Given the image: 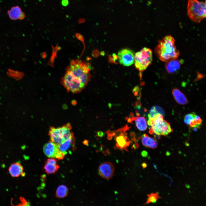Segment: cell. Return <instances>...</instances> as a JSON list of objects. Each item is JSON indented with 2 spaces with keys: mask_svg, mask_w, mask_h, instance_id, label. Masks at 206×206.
<instances>
[{
  "mask_svg": "<svg viewBox=\"0 0 206 206\" xmlns=\"http://www.w3.org/2000/svg\"><path fill=\"white\" fill-rule=\"evenodd\" d=\"M97 136L101 137H103L104 135V133L103 132L101 131H98L97 133Z\"/></svg>",
  "mask_w": 206,
  "mask_h": 206,
  "instance_id": "obj_26",
  "label": "cell"
},
{
  "mask_svg": "<svg viewBox=\"0 0 206 206\" xmlns=\"http://www.w3.org/2000/svg\"><path fill=\"white\" fill-rule=\"evenodd\" d=\"M154 53L160 60L165 62L177 59L180 54L175 45V39L171 35H167L159 41Z\"/></svg>",
  "mask_w": 206,
  "mask_h": 206,
  "instance_id": "obj_2",
  "label": "cell"
},
{
  "mask_svg": "<svg viewBox=\"0 0 206 206\" xmlns=\"http://www.w3.org/2000/svg\"><path fill=\"white\" fill-rule=\"evenodd\" d=\"M166 68L170 74H173L178 70L181 66L179 61L177 59L172 60L166 62Z\"/></svg>",
  "mask_w": 206,
  "mask_h": 206,
  "instance_id": "obj_15",
  "label": "cell"
},
{
  "mask_svg": "<svg viewBox=\"0 0 206 206\" xmlns=\"http://www.w3.org/2000/svg\"><path fill=\"white\" fill-rule=\"evenodd\" d=\"M59 168V166L58 164L53 165L45 162L43 170L47 174H50L55 173Z\"/></svg>",
  "mask_w": 206,
  "mask_h": 206,
  "instance_id": "obj_18",
  "label": "cell"
},
{
  "mask_svg": "<svg viewBox=\"0 0 206 206\" xmlns=\"http://www.w3.org/2000/svg\"><path fill=\"white\" fill-rule=\"evenodd\" d=\"M135 123L137 128L140 130L144 131L147 128V126L146 120L143 116L134 117Z\"/></svg>",
  "mask_w": 206,
  "mask_h": 206,
  "instance_id": "obj_17",
  "label": "cell"
},
{
  "mask_svg": "<svg viewBox=\"0 0 206 206\" xmlns=\"http://www.w3.org/2000/svg\"><path fill=\"white\" fill-rule=\"evenodd\" d=\"M72 129L71 124L69 122L60 127L50 126L48 134L50 141L57 145L63 143L74 137Z\"/></svg>",
  "mask_w": 206,
  "mask_h": 206,
  "instance_id": "obj_4",
  "label": "cell"
},
{
  "mask_svg": "<svg viewBox=\"0 0 206 206\" xmlns=\"http://www.w3.org/2000/svg\"><path fill=\"white\" fill-rule=\"evenodd\" d=\"M202 122V120L200 117L196 115L191 121L189 125L192 127L199 128L201 125Z\"/></svg>",
  "mask_w": 206,
  "mask_h": 206,
  "instance_id": "obj_21",
  "label": "cell"
},
{
  "mask_svg": "<svg viewBox=\"0 0 206 206\" xmlns=\"http://www.w3.org/2000/svg\"><path fill=\"white\" fill-rule=\"evenodd\" d=\"M91 68L89 63L80 60H72L67 67L61 83L68 92H80L89 82Z\"/></svg>",
  "mask_w": 206,
  "mask_h": 206,
  "instance_id": "obj_1",
  "label": "cell"
},
{
  "mask_svg": "<svg viewBox=\"0 0 206 206\" xmlns=\"http://www.w3.org/2000/svg\"><path fill=\"white\" fill-rule=\"evenodd\" d=\"M141 141L142 144L147 148L154 149L158 146V142L156 138L149 137L146 134H144Z\"/></svg>",
  "mask_w": 206,
  "mask_h": 206,
  "instance_id": "obj_14",
  "label": "cell"
},
{
  "mask_svg": "<svg viewBox=\"0 0 206 206\" xmlns=\"http://www.w3.org/2000/svg\"><path fill=\"white\" fill-rule=\"evenodd\" d=\"M139 146V145L137 143H136V144H134L133 145V147L134 148H137Z\"/></svg>",
  "mask_w": 206,
  "mask_h": 206,
  "instance_id": "obj_28",
  "label": "cell"
},
{
  "mask_svg": "<svg viewBox=\"0 0 206 206\" xmlns=\"http://www.w3.org/2000/svg\"><path fill=\"white\" fill-rule=\"evenodd\" d=\"M152 60V51L149 48L144 47L135 54V66L140 73H142L151 64Z\"/></svg>",
  "mask_w": 206,
  "mask_h": 206,
  "instance_id": "obj_6",
  "label": "cell"
},
{
  "mask_svg": "<svg viewBox=\"0 0 206 206\" xmlns=\"http://www.w3.org/2000/svg\"><path fill=\"white\" fill-rule=\"evenodd\" d=\"M163 110L161 108L158 106H154L150 110L148 114V118H152L155 115L159 113L163 115Z\"/></svg>",
  "mask_w": 206,
  "mask_h": 206,
  "instance_id": "obj_22",
  "label": "cell"
},
{
  "mask_svg": "<svg viewBox=\"0 0 206 206\" xmlns=\"http://www.w3.org/2000/svg\"><path fill=\"white\" fill-rule=\"evenodd\" d=\"M98 172L102 178L107 179H110L114 176V167L110 162H104L99 166Z\"/></svg>",
  "mask_w": 206,
  "mask_h": 206,
  "instance_id": "obj_9",
  "label": "cell"
},
{
  "mask_svg": "<svg viewBox=\"0 0 206 206\" xmlns=\"http://www.w3.org/2000/svg\"><path fill=\"white\" fill-rule=\"evenodd\" d=\"M148 198L145 205H147L151 203H155L158 200L162 198L158 192L151 193L147 195Z\"/></svg>",
  "mask_w": 206,
  "mask_h": 206,
  "instance_id": "obj_20",
  "label": "cell"
},
{
  "mask_svg": "<svg viewBox=\"0 0 206 206\" xmlns=\"http://www.w3.org/2000/svg\"><path fill=\"white\" fill-rule=\"evenodd\" d=\"M196 115L194 112H192L186 114L184 118V123L189 125L191 121L195 117Z\"/></svg>",
  "mask_w": 206,
  "mask_h": 206,
  "instance_id": "obj_23",
  "label": "cell"
},
{
  "mask_svg": "<svg viewBox=\"0 0 206 206\" xmlns=\"http://www.w3.org/2000/svg\"><path fill=\"white\" fill-rule=\"evenodd\" d=\"M134 56L133 52L128 48L122 49L118 53L119 63L124 66L132 65L134 62Z\"/></svg>",
  "mask_w": 206,
  "mask_h": 206,
  "instance_id": "obj_8",
  "label": "cell"
},
{
  "mask_svg": "<svg viewBox=\"0 0 206 206\" xmlns=\"http://www.w3.org/2000/svg\"><path fill=\"white\" fill-rule=\"evenodd\" d=\"M172 92L175 100L179 104L185 105L188 103V100L186 96L178 89H173Z\"/></svg>",
  "mask_w": 206,
  "mask_h": 206,
  "instance_id": "obj_13",
  "label": "cell"
},
{
  "mask_svg": "<svg viewBox=\"0 0 206 206\" xmlns=\"http://www.w3.org/2000/svg\"><path fill=\"white\" fill-rule=\"evenodd\" d=\"M206 1L197 0H188L187 6V15L190 19L196 23H200L206 17Z\"/></svg>",
  "mask_w": 206,
  "mask_h": 206,
  "instance_id": "obj_5",
  "label": "cell"
},
{
  "mask_svg": "<svg viewBox=\"0 0 206 206\" xmlns=\"http://www.w3.org/2000/svg\"><path fill=\"white\" fill-rule=\"evenodd\" d=\"M128 128V126H126L116 130L107 131L108 139L110 140L113 136L115 138L116 141L115 147L117 149L128 151L127 147L131 142L127 136V134L126 132Z\"/></svg>",
  "mask_w": 206,
  "mask_h": 206,
  "instance_id": "obj_7",
  "label": "cell"
},
{
  "mask_svg": "<svg viewBox=\"0 0 206 206\" xmlns=\"http://www.w3.org/2000/svg\"><path fill=\"white\" fill-rule=\"evenodd\" d=\"M141 154L143 157H146L147 155V153L145 151H143L141 152Z\"/></svg>",
  "mask_w": 206,
  "mask_h": 206,
  "instance_id": "obj_27",
  "label": "cell"
},
{
  "mask_svg": "<svg viewBox=\"0 0 206 206\" xmlns=\"http://www.w3.org/2000/svg\"></svg>",
  "mask_w": 206,
  "mask_h": 206,
  "instance_id": "obj_31",
  "label": "cell"
},
{
  "mask_svg": "<svg viewBox=\"0 0 206 206\" xmlns=\"http://www.w3.org/2000/svg\"><path fill=\"white\" fill-rule=\"evenodd\" d=\"M45 162L53 165L57 164V160L54 158H50L47 159L46 160Z\"/></svg>",
  "mask_w": 206,
  "mask_h": 206,
  "instance_id": "obj_24",
  "label": "cell"
},
{
  "mask_svg": "<svg viewBox=\"0 0 206 206\" xmlns=\"http://www.w3.org/2000/svg\"><path fill=\"white\" fill-rule=\"evenodd\" d=\"M142 166L144 168H145L146 167V163H143V164H142Z\"/></svg>",
  "mask_w": 206,
  "mask_h": 206,
  "instance_id": "obj_30",
  "label": "cell"
},
{
  "mask_svg": "<svg viewBox=\"0 0 206 206\" xmlns=\"http://www.w3.org/2000/svg\"><path fill=\"white\" fill-rule=\"evenodd\" d=\"M7 13L10 19L13 20L22 19L25 15L21 8L18 6L13 7L7 11Z\"/></svg>",
  "mask_w": 206,
  "mask_h": 206,
  "instance_id": "obj_11",
  "label": "cell"
},
{
  "mask_svg": "<svg viewBox=\"0 0 206 206\" xmlns=\"http://www.w3.org/2000/svg\"><path fill=\"white\" fill-rule=\"evenodd\" d=\"M43 149L45 155L49 158H56L61 152L59 150L58 145L51 141L44 145Z\"/></svg>",
  "mask_w": 206,
  "mask_h": 206,
  "instance_id": "obj_10",
  "label": "cell"
},
{
  "mask_svg": "<svg viewBox=\"0 0 206 206\" xmlns=\"http://www.w3.org/2000/svg\"><path fill=\"white\" fill-rule=\"evenodd\" d=\"M9 171L10 175L13 177H17L21 175L23 176L25 175L23 167L19 163L12 164L9 167Z\"/></svg>",
  "mask_w": 206,
  "mask_h": 206,
  "instance_id": "obj_12",
  "label": "cell"
},
{
  "mask_svg": "<svg viewBox=\"0 0 206 206\" xmlns=\"http://www.w3.org/2000/svg\"><path fill=\"white\" fill-rule=\"evenodd\" d=\"M75 142V138L74 137L58 146L60 150L65 155L67 153V151L71 146L74 144Z\"/></svg>",
  "mask_w": 206,
  "mask_h": 206,
  "instance_id": "obj_16",
  "label": "cell"
},
{
  "mask_svg": "<svg viewBox=\"0 0 206 206\" xmlns=\"http://www.w3.org/2000/svg\"><path fill=\"white\" fill-rule=\"evenodd\" d=\"M147 123L151 126L149 131L151 134L167 136L173 131L169 123L163 119V115L161 114L149 118Z\"/></svg>",
  "mask_w": 206,
  "mask_h": 206,
  "instance_id": "obj_3",
  "label": "cell"
},
{
  "mask_svg": "<svg viewBox=\"0 0 206 206\" xmlns=\"http://www.w3.org/2000/svg\"><path fill=\"white\" fill-rule=\"evenodd\" d=\"M68 189L65 185H62L59 186L56 192V197L59 198L66 197L68 195Z\"/></svg>",
  "mask_w": 206,
  "mask_h": 206,
  "instance_id": "obj_19",
  "label": "cell"
},
{
  "mask_svg": "<svg viewBox=\"0 0 206 206\" xmlns=\"http://www.w3.org/2000/svg\"><path fill=\"white\" fill-rule=\"evenodd\" d=\"M88 142V141L87 140H84L83 142V143L85 145L87 144Z\"/></svg>",
  "mask_w": 206,
  "mask_h": 206,
  "instance_id": "obj_29",
  "label": "cell"
},
{
  "mask_svg": "<svg viewBox=\"0 0 206 206\" xmlns=\"http://www.w3.org/2000/svg\"><path fill=\"white\" fill-rule=\"evenodd\" d=\"M69 3L68 0H62V5L65 6H67Z\"/></svg>",
  "mask_w": 206,
  "mask_h": 206,
  "instance_id": "obj_25",
  "label": "cell"
}]
</instances>
